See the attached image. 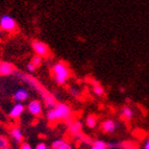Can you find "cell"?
<instances>
[{"mask_svg": "<svg viewBox=\"0 0 149 149\" xmlns=\"http://www.w3.org/2000/svg\"><path fill=\"white\" fill-rule=\"evenodd\" d=\"M26 109H27L28 113L35 117H38L40 116L41 114L43 113V105L41 103V101L37 99H33L31 101L28 102V104L26 105Z\"/></svg>", "mask_w": 149, "mask_h": 149, "instance_id": "5", "label": "cell"}, {"mask_svg": "<svg viewBox=\"0 0 149 149\" xmlns=\"http://www.w3.org/2000/svg\"><path fill=\"white\" fill-rule=\"evenodd\" d=\"M28 96H29V93H28L27 90L25 89V88H21V89H18L17 91L14 93L13 98H14V100H15L16 102H21V103H23L25 100L28 99Z\"/></svg>", "mask_w": 149, "mask_h": 149, "instance_id": "9", "label": "cell"}, {"mask_svg": "<svg viewBox=\"0 0 149 149\" xmlns=\"http://www.w3.org/2000/svg\"><path fill=\"white\" fill-rule=\"evenodd\" d=\"M2 149H13V147H10V146H8V147H4V148H2Z\"/></svg>", "mask_w": 149, "mask_h": 149, "instance_id": "25", "label": "cell"}, {"mask_svg": "<svg viewBox=\"0 0 149 149\" xmlns=\"http://www.w3.org/2000/svg\"><path fill=\"white\" fill-rule=\"evenodd\" d=\"M69 132L76 138L82 139V123L80 121H72L69 124Z\"/></svg>", "mask_w": 149, "mask_h": 149, "instance_id": "7", "label": "cell"}, {"mask_svg": "<svg viewBox=\"0 0 149 149\" xmlns=\"http://www.w3.org/2000/svg\"><path fill=\"white\" fill-rule=\"evenodd\" d=\"M19 149H33V148H32V146L29 144V143H27V142H23L22 144L20 145V148Z\"/></svg>", "mask_w": 149, "mask_h": 149, "instance_id": "21", "label": "cell"}, {"mask_svg": "<svg viewBox=\"0 0 149 149\" xmlns=\"http://www.w3.org/2000/svg\"><path fill=\"white\" fill-rule=\"evenodd\" d=\"M70 74L71 73H70L69 67L64 62H57L53 65L52 76L56 84H58V85H65L66 81L69 79Z\"/></svg>", "mask_w": 149, "mask_h": 149, "instance_id": "2", "label": "cell"}, {"mask_svg": "<svg viewBox=\"0 0 149 149\" xmlns=\"http://www.w3.org/2000/svg\"><path fill=\"white\" fill-rule=\"evenodd\" d=\"M93 93L97 96H102L104 94V89L98 81H93Z\"/></svg>", "mask_w": 149, "mask_h": 149, "instance_id": "15", "label": "cell"}, {"mask_svg": "<svg viewBox=\"0 0 149 149\" xmlns=\"http://www.w3.org/2000/svg\"><path fill=\"white\" fill-rule=\"evenodd\" d=\"M118 127V124L116 123V121H114L113 119H107L104 121L101 122V124H100V128L101 130L104 134H114L116 132V129Z\"/></svg>", "mask_w": 149, "mask_h": 149, "instance_id": "6", "label": "cell"}, {"mask_svg": "<svg viewBox=\"0 0 149 149\" xmlns=\"http://www.w3.org/2000/svg\"><path fill=\"white\" fill-rule=\"evenodd\" d=\"M35 149H49V147H48V145L45 142H40V143H38L36 145Z\"/></svg>", "mask_w": 149, "mask_h": 149, "instance_id": "20", "label": "cell"}, {"mask_svg": "<svg viewBox=\"0 0 149 149\" xmlns=\"http://www.w3.org/2000/svg\"><path fill=\"white\" fill-rule=\"evenodd\" d=\"M119 114H120V117L123 120H125V121H130V120L134 119V116L132 109L130 107H127V105H125V107H123L120 109Z\"/></svg>", "mask_w": 149, "mask_h": 149, "instance_id": "13", "label": "cell"}, {"mask_svg": "<svg viewBox=\"0 0 149 149\" xmlns=\"http://www.w3.org/2000/svg\"><path fill=\"white\" fill-rule=\"evenodd\" d=\"M90 149H107V143H105L102 140H95Z\"/></svg>", "mask_w": 149, "mask_h": 149, "instance_id": "16", "label": "cell"}, {"mask_svg": "<svg viewBox=\"0 0 149 149\" xmlns=\"http://www.w3.org/2000/svg\"><path fill=\"white\" fill-rule=\"evenodd\" d=\"M70 93H71L73 96H76V97H78L80 94L79 91H78L77 89H75V88H70Z\"/></svg>", "mask_w": 149, "mask_h": 149, "instance_id": "23", "label": "cell"}, {"mask_svg": "<svg viewBox=\"0 0 149 149\" xmlns=\"http://www.w3.org/2000/svg\"><path fill=\"white\" fill-rule=\"evenodd\" d=\"M32 49L36 52V54L39 55L41 57H45L49 54V47L46 43L42 42V41L35 40L31 44Z\"/></svg>", "mask_w": 149, "mask_h": 149, "instance_id": "4", "label": "cell"}, {"mask_svg": "<svg viewBox=\"0 0 149 149\" xmlns=\"http://www.w3.org/2000/svg\"><path fill=\"white\" fill-rule=\"evenodd\" d=\"M72 117V109L67 103H57L52 109H50L46 114V118L48 121H67Z\"/></svg>", "mask_w": 149, "mask_h": 149, "instance_id": "1", "label": "cell"}, {"mask_svg": "<svg viewBox=\"0 0 149 149\" xmlns=\"http://www.w3.org/2000/svg\"><path fill=\"white\" fill-rule=\"evenodd\" d=\"M14 71H15V67H14L13 64L6 63V62L0 63V75H1V76L10 75Z\"/></svg>", "mask_w": 149, "mask_h": 149, "instance_id": "12", "label": "cell"}, {"mask_svg": "<svg viewBox=\"0 0 149 149\" xmlns=\"http://www.w3.org/2000/svg\"><path fill=\"white\" fill-rule=\"evenodd\" d=\"M142 148L143 149H149V138L144 140L143 142V145H142Z\"/></svg>", "mask_w": 149, "mask_h": 149, "instance_id": "24", "label": "cell"}, {"mask_svg": "<svg viewBox=\"0 0 149 149\" xmlns=\"http://www.w3.org/2000/svg\"><path fill=\"white\" fill-rule=\"evenodd\" d=\"M24 111H25L24 104L21 103V102H16L15 104L13 105L12 109H10V113H8V116L10 118H13V119H18L24 113Z\"/></svg>", "mask_w": 149, "mask_h": 149, "instance_id": "8", "label": "cell"}, {"mask_svg": "<svg viewBox=\"0 0 149 149\" xmlns=\"http://www.w3.org/2000/svg\"><path fill=\"white\" fill-rule=\"evenodd\" d=\"M0 28L8 32L14 31L17 28V22L10 15L4 14L0 17Z\"/></svg>", "mask_w": 149, "mask_h": 149, "instance_id": "3", "label": "cell"}, {"mask_svg": "<svg viewBox=\"0 0 149 149\" xmlns=\"http://www.w3.org/2000/svg\"><path fill=\"white\" fill-rule=\"evenodd\" d=\"M26 69H27V71H28V72L32 73V72H35V71H36V69H37V68H36L35 66H33V65L31 64V63H28V64H27V66H26Z\"/></svg>", "mask_w": 149, "mask_h": 149, "instance_id": "22", "label": "cell"}, {"mask_svg": "<svg viewBox=\"0 0 149 149\" xmlns=\"http://www.w3.org/2000/svg\"><path fill=\"white\" fill-rule=\"evenodd\" d=\"M30 63H31L33 66H35L36 68L40 67L41 65H42V57L39 56V55H33V56L31 57V61H30Z\"/></svg>", "mask_w": 149, "mask_h": 149, "instance_id": "17", "label": "cell"}, {"mask_svg": "<svg viewBox=\"0 0 149 149\" xmlns=\"http://www.w3.org/2000/svg\"><path fill=\"white\" fill-rule=\"evenodd\" d=\"M122 147H123V144H121V143H114V142L107 143V148L109 149H117V148H122Z\"/></svg>", "mask_w": 149, "mask_h": 149, "instance_id": "19", "label": "cell"}, {"mask_svg": "<svg viewBox=\"0 0 149 149\" xmlns=\"http://www.w3.org/2000/svg\"><path fill=\"white\" fill-rule=\"evenodd\" d=\"M10 136L15 143H21V142L23 141V139H24V134H23L22 129L18 126L13 127V128L10 129Z\"/></svg>", "mask_w": 149, "mask_h": 149, "instance_id": "10", "label": "cell"}, {"mask_svg": "<svg viewBox=\"0 0 149 149\" xmlns=\"http://www.w3.org/2000/svg\"><path fill=\"white\" fill-rule=\"evenodd\" d=\"M8 146H10V145H8V139L6 137H4V136H1V134H0V149H2Z\"/></svg>", "mask_w": 149, "mask_h": 149, "instance_id": "18", "label": "cell"}, {"mask_svg": "<svg viewBox=\"0 0 149 149\" xmlns=\"http://www.w3.org/2000/svg\"><path fill=\"white\" fill-rule=\"evenodd\" d=\"M85 124L90 129L96 128V126L98 125V118H97L96 115H93V114L88 115L85 120Z\"/></svg>", "mask_w": 149, "mask_h": 149, "instance_id": "14", "label": "cell"}, {"mask_svg": "<svg viewBox=\"0 0 149 149\" xmlns=\"http://www.w3.org/2000/svg\"><path fill=\"white\" fill-rule=\"evenodd\" d=\"M2 35V30H1V28H0V36Z\"/></svg>", "mask_w": 149, "mask_h": 149, "instance_id": "26", "label": "cell"}, {"mask_svg": "<svg viewBox=\"0 0 149 149\" xmlns=\"http://www.w3.org/2000/svg\"><path fill=\"white\" fill-rule=\"evenodd\" d=\"M51 149H74L71 143L65 141L64 139H57L52 142Z\"/></svg>", "mask_w": 149, "mask_h": 149, "instance_id": "11", "label": "cell"}]
</instances>
